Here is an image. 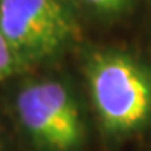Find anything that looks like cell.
I'll list each match as a JSON object with an SVG mask.
<instances>
[{
  "label": "cell",
  "instance_id": "6da1fadb",
  "mask_svg": "<svg viewBox=\"0 0 151 151\" xmlns=\"http://www.w3.org/2000/svg\"><path fill=\"white\" fill-rule=\"evenodd\" d=\"M88 83L97 116L106 131L125 134L151 117V76L125 54H96L88 65Z\"/></svg>",
  "mask_w": 151,
  "mask_h": 151
},
{
  "label": "cell",
  "instance_id": "7a4b0ae2",
  "mask_svg": "<svg viewBox=\"0 0 151 151\" xmlns=\"http://www.w3.org/2000/svg\"><path fill=\"white\" fill-rule=\"evenodd\" d=\"M76 29L62 0H0V31L19 60L46 59L62 50Z\"/></svg>",
  "mask_w": 151,
  "mask_h": 151
},
{
  "label": "cell",
  "instance_id": "3957f363",
  "mask_svg": "<svg viewBox=\"0 0 151 151\" xmlns=\"http://www.w3.org/2000/svg\"><path fill=\"white\" fill-rule=\"evenodd\" d=\"M16 109L23 128L39 145L51 151H71L83 139L79 106L66 88L52 80L20 90Z\"/></svg>",
  "mask_w": 151,
  "mask_h": 151
},
{
  "label": "cell",
  "instance_id": "277c9868",
  "mask_svg": "<svg viewBox=\"0 0 151 151\" xmlns=\"http://www.w3.org/2000/svg\"><path fill=\"white\" fill-rule=\"evenodd\" d=\"M19 62L20 60L17 57V54L14 52L12 46L3 36V32L0 31V80L8 77L14 71V68Z\"/></svg>",
  "mask_w": 151,
  "mask_h": 151
},
{
  "label": "cell",
  "instance_id": "5b68a950",
  "mask_svg": "<svg viewBox=\"0 0 151 151\" xmlns=\"http://www.w3.org/2000/svg\"><path fill=\"white\" fill-rule=\"evenodd\" d=\"M85 3H88L93 8L99 9V11H106V12H113V11H119L123 6L128 3V0H83Z\"/></svg>",
  "mask_w": 151,
  "mask_h": 151
}]
</instances>
